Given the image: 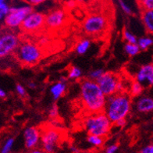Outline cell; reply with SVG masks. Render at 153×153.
I'll return each instance as SVG.
<instances>
[{
	"label": "cell",
	"mask_w": 153,
	"mask_h": 153,
	"mask_svg": "<svg viewBox=\"0 0 153 153\" xmlns=\"http://www.w3.org/2000/svg\"><path fill=\"white\" fill-rule=\"evenodd\" d=\"M80 96L83 106L89 114L104 112L107 96L96 81L89 78L82 80L80 84Z\"/></svg>",
	"instance_id": "cell-1"
},
{
	"label": "cell",
	"mask_w": 153,
	"mask_h": 153,
	"mask_svg": "<svg viewBox=\"0 0 153 153\" xmlns=\"http://www.w3.org/2000/svg\"><path fill=\"white\" fill-rule=\"evenodd\" d=\"M131 99L129 95L118 92L107 97L105 112L110 121L114 124L120 120L126 119L131 110Z\"/></svg>",
	"instance_id": "cell-2"
},
{
	"label": "cell",
	"mask_w": 153,
	"mask_h": 153,
	"mask_svg": "<svg viewBox=\"0 0 153 153\" xmlns=\"http://www.w3.org/2000/svg\"><path fill=\"white\" fill-rule=\"evenodd\" d=\"M113 123L105 112L90 113L83 121V127L88 134L105 137L111 130Z\"/></svg>",
	"instance_id": "cell-3"
},
{
	"label": "cell",
	"mask_w": 153,
	"mask_h": 153,
	"mask_svg": "<svg viewBox=\"0 0 153 153\" xmlns=\"http://www.w3.org/2000/svg\"><path fill=\"white\" fill-rule=\"evenodd\" d=\"M15 56L20 63L26 66H34L42 56V51L34 42L25 41L20 42V46L15 52Z\"/></svg>",
	"instance_id": "cell-4"
},
{
	"label": "cell",
	"mask_w": 153,
	"mask_h": 153,
	"mask_svg": "<svg viewBox=\"0 0 153 153\" xmlns=\"http://www.w3.org/2000/svg\"><path fill=\"white\" fill-rule=\"evenodd\" d=\"M32 11H34L32 6L29 4L13 6L10 8V13L3 19V24L6 28L11 30L19 28L21 27L25 18Z\"/></svg>",
	"instance_id": "cell-5"
},
{
	"label": "cell",
	"mask_w": 153,
	"mask_h": 153,
	"mask_svg": "<svg viewBox=\"0 0 153 153\" xmlns=\"http://www.w3.org/2000/svg\"><path fill=\"white\" fill-rule=\"evenodd\" d=\"M0 36V57L5 58L15 53L20 45V40L13 30L6 28Z\"/></svg>",
	"instance_id": "cell-6"
},
{
	"label": "cell",
	"mask_w": 153,
	"mask_h": 153,
	"mask_svg": "<svg viewBox=\"0 0 153 153\" xmlns=\"http://www.w3.org/2000/svg\"><path fill=\"white\" fill-rule=\"evenodd\" d=\"M62 141V133L53 127L42 130L41 148L48 153H56Z\"/></svg>",
	"instance_id": "cell-7"
},
{
	"label": "cell",
	"mask_w": 153,
	"mask_h": 153,
	"mask_svg": "<svg viewBox=\"0 0 153 153\" xmlns=\"http://www.w3.org/2000/svg\"><path fill=\"white\" fill-rule=\"evenodd\" d=\"M96 82L107 97L121 92L122 90V83L119 76L113 72H104Z\"/></svg>",
	"instance_id": "cell-8"
},
{
	"label": "cell",
	"mask_w": 153,
	"mask_h": 153,
	"mask_svg": "<svg viewBox=\"0 0 153 153\" xmlns=\"http://www.w3.org/2000/svg\"><path fill=\"white\" fill-rule=\"evenodd\" d=\"M108 27V21L102 14H91L87 16L83 22V29L87 34L96 36L100 34Z\"/></svg>",
	"instance_id": "cell-9"
},
{
	"label": "cell",
	"mask_w": 153,
	"mask_h": 153,
	"mask_svg": "<svg viewBox=\"0 0 153 153\" xmlns=\"http://www.w3.org/2000/svg\"><path fill=\"white\" fill-rule=\"evenodd\" d=\"M45 25V16L37 11H32L24 20L20 28L28 33L36 32Z\"/></svg>",
	"instance_id": "cell-10"
},
{
	"label": "cell",
	"mask_w": 153,
	"mask_h": 153,
	"mask_svg": "<svg viewBox=\"0 0 153 153\" xmlns=\"http://www.w3.org/2000/svg\"><path fill=\"white\" fill-rule=\"evenodd\" d=\"M24 146L27 150L36 149L41 145L42 130L34 126L25 128L23 133Z\"/></svg>",
	"instance_id": "cell-11"
},
{
	"label": "cell",
	"mask_w": 153,
	"mask_h": 153,
	"mask_svg": "<svg viewBox=\"0 0 153 153\" xmlns=\"http://www.w3.org/2000/svg\"><path fill=\"white\" fill-rule=\"evenodd\" d=\"M66 18L67 14L64 10L59 9L53 10L45 16V26L52 29L59 28L63 25Z\"/></svg>",
	"instance_id": "cell-12"
},
{
	"label": "cell",
	"mask_w": 153,
	"mask_h": 153,
	"mask_svg": "<svg viewBox=\"0 0 153 153\" xmlns=\"http://www.w3.org/2000/svg\"><path fill=\"white\" fill-rule=\"evenodd\" d=\"M135 80L144 87L153 86V64H146L137 71Z\"/></svg>",
	"instance_id": "cell-13"
},
{
	"label": "cell",
	"mask_w": 153,
	"mask_h": 153,
	"mask_svg": "<svg viewBox=\"0 0 153 153\" xmlns=\"http://www.w3.org/2000/svg\"><path fill=\"white\" fill-rule=\"evenodd\" d=\"M135 108L140 113H149L153 111V99L149 96H141L136 101Z\"/></svg>",
	"instance_id": "cell-14"
},
{
	"label": "cell",
	"mask_w": 153,
	"mask_h": 153,
	"mask_svg": "<svg viewBox=\"0 0 153 153\" xmlns=\"http://www.w3.org/2000/svg\"><path fill=\"white\" fill-rule=\"evenodd\" d=\"M67 89V82H66V79L63 77H61L60 80L58 81L57 82L54 83L52 86L50 87L51 95L53 96L54 100H58L60 99L61 97L63 95V94L66 91Z\"/></svg>",
	"instance_id": "cell-15"
},
{
	"label": "cell",
	"mask_w": 153,
	"mask_h": 153,
	"mask_svg": "<svg viewBox=\"0 0 153 153\" xmlns=\"http://www.w3.org/2000/svg\"><path fill=\"white\" fill-rule=\"evenodd\" d=\"M141 20L146 31L153 35V10L142 11Z\"/></svg>",
	"instance_id": "cell-16"
},
{
	"label": "cell",
	"mask_w": 153,
	"mask_h": 153,
	"mask_svg": "<svg viewBox=\"0 0 153 153\" xmlns=\"http://www.w3.org/2000/svg\"><path fill=\"white\" fill-rule=\"evenodd\" d=\"M90 46H91V42L88 39L85 38V39H83L76 44L75 51L77 54L84 55L88 52Z\"/></svg>",
	"instance_id": "cell-17"
},
{
	"label": "cell",
	"mask_w": 153,
	"mask_h": 153,
	"mask_svg": "<svg viewBox=\"0 0 153 153\" xmlns=\"http://www.w3.org/2000/svg\"><path fill=\"white\" fill-rule=\"evenodd\" d=\"M87 141L93 147L99 148L102 147L104 144V137L102 136H98V135L94 134H88L87 137Z\"/></svg>",
	"instance_id": "cell-18"
},
{
	"label": "cell",
	"mask_w": 153,
	"mask_h": 153,
	"mask_svg": "<svg viewBox=\"0 0 153 153\" xmlns=\"http://www.w3.org/2000/svg\"><path fill=\"white\" fill-rule=\"evenodd\" d=\"M124 51L129 56H135L141 51L137 43H126L124 45Z\"/></svg>",
	"instance_id": "cell-19"
},
{
	"label": "cell",
	"mask_w": 153,
	"mask_h": 153,
	"mask_svg": "<svg viewBox=\"0 0 153 153\" xmlns=\"http://www.w3.org/2000/svg\"><path fill=\"white\" fill-rule=\"evenodd\" d=\"M137 45L141 50H147L149 47H151L153 45V38L147 36L139 38L137 39Z\"/></svg>",
	"instance_id": "cell-20"
},
{
	"label": "cell",
	"mask_w": 153,
	"mask_h": 153,
	"mask_svg": "<svg viewBox=\"0 0 153 153\" xmlns=\"http://www.w3.org/2000/svg\"><path fill=\"white\" fill-rule=\"evenodd\" d=\"M144 89V86L138 81H135L131 84L130 91H131V95L133 97H137L141 95Z\"/></svg>",
	"instance_id": "cell-21"
},
{
	"label": "cell",
	"mask_w": 153,
	"mask_h": 153,
	"mask_svg": "<svg viewBox=\"0 0 153 153\" xmlns=\"http://www.w3.org/2000/svg\"><path fill=\"white\" fill-rule=\"evenodd\" d=\"M81 76H82V71L79 67L73 66L69 69L68 75H67L69 79L77 80V79L81 78Z\"/></svg>",
	"instance_id": "cell-22"
},
{
	"label": "cell",
	"mask_w": 153,
	"mask_h": 153,
	"mask_svg": "<svg viewBox=\"0 0 153 153\" xmlns=\"http://www.w3.org/2000/svg\"><path fill=\"white\" fill-rule=\"evenodd\" d=\"M11 7H10L6 0H0V19L3 20L6 16V15L10 13Z\"/></svg>",
	"instance_id": "cell-23"
},
{
	"label": "cell",
	"mask_w": 153,
	"mask_h": 153,
	"mask_svg": "<svg viewBox=\"0 0 153 153\" xmlns=\"http://www.w3.org/2000/svg\"><path fill=\"white\" fill-rule=\"evenodd\" d=\"M123 37L124 41L127 43H137V37L135 36L134 34L127 29H124L123 30Z\"/></svg>",
	"instance_id": "cell-24"
},
{
	"label": "cell",
	"mask_w": 153,
	"mask_h": 153,
	"mask_svg": "<svg viewBox=\"0 0 153 153\" xmlns=\"http://www.w3.org/2000/svg\"><path fill=\"white\" fill-rule=\"evenodd\" d=\"M142 11L153 10V0H137Z\"/></svg>",
	"instance_id": "cell-25"
},
{
	"label": "cell",
	"mask_w": 153,
	"mask_h": 153,
	"mask_svg": "<svg viewBox=\"0 0 153 153\" xmlns=\"http://www.w3.org/2000/svg\"><path fill=\"white\" fill-rule=\"evenodd\" d=\"M14 141L13 137H9L6 139L1 149V153H10L13 149V144H14Z\"/></svg>",
	"instance_id": "cell-26"
},
{
	"label": "cell",
	"mask_w": 153,
	"mask_h": 153,
	"mask_svg": "<svg viewBox=\"0 0 153 153\" xmlns=\"http://www.w3.org/2000/svg\"><path fill=\"white\" fill-rule=\"evenodd\" d=\"M104 72L105 71H103L102 69H96V70H94V71H91L88 74V78L92 80V81H97V80L103 74Z\"/></svg>",
	"instance_id": "cell-27"
},
{
	"label": "cell",
	"mask_w": 153,
	"mask_h": 153,
	"mask_svg": "<svg viewBox=\"0 0 153 153\" xmlns=\"http://www.w3.org/2000/svg\"><path fill=\"white\" fill-rule=\"evenodd\" d=\"M59 116V109L56 105H53L48 110V117L50 119H56Z\"/></svg>",
	"instance_id": "cell-28"
},
{
	"label": "cell",
	"mask_w": 153,
	"mask_h": 153,
	"mask_svg": "<svg viewBox=\"0 0 153 153\" xmlns=\"http://www.w3.org/2000/svg\"><path fill=\"white\" fill-rule=\"evenodd\" d=\"M119 4L122 10H123L126 14L131 15V13H132V10H131V7H130L126 2H124L123 0H119Z\"/></svg>",
	"instance_id": "cell-29"
},
{
	"label": "cell",
	"mask_w": 153,
	"mask_h": 153,
	"mask_svg": "<svg viewBox=\"0 0 153 153\" xmlns=\"http://www.w3.org/2000/svg\"><path fill=\"white\" fill-rule=\"evenodd\" d=\"M16 91L20 96L24 97L26 95V90H25V88L22 85L17 84L16 85Z\"/></svg>",
	"instance_id": "cell-30"
},
{
	"label": "cell",
	"mask_w": 153,
	"mask_h": 153,
	"mask_svg": "<svg viewBox=\"0 0 153 153\" xmlns=\"http://www.w3.org/2000/svg\"><path fill=\"white\" fill-rule=\"evenodd\" d=\"M117 150H118V145L113 144L106 148L105 153H117Z\"/></svg>",
	"instance_id": "cell-31"
},
{
	"label": "cell",
	"mask_w": 153,
	"mask_h": 153,
	"mask_svg": "<svg viewBox=\"0 0 153 153\" xmlns=\"http://www.w3.org/2000/svg\"><path fill=\"white\" fill-rule=\"evenodd\" d=\"M24 1L30 6H38L45 2L46 0H24Z\"/></svg>",
	"instance_id": "cell-32"
},
{
	"label": "cell",
	"mask_w": 153,
	"mask_h": 153,
	"mask_svg": "<svg viewBox=\"0 0 153 153\" xmlns=\"http://www.w3.org/2000/svg\"><path fill=\"white\" fill-rule=\"evenodd\" d=\"M140 153H153V145H149L144 147L140 151Z\"/></svg>",
	"instance_id": "cell-33"
},
{
	"label": "cell",
	"mask_w": 153,
	"mask_h": 153,
	"mask_svg": "<svg viewBox=\"0 0 153 153\" xmlns=\"http://www.w3.org/2000/svg\"><path fill=\"white\" fill-rule=\"evenodd\" d=\"M25 153H48L47 152H45L43 149L42 148H36V149H30V150H28V151L27 152Z\"/></svg>",
	"instance_id": "cell-34"
},
{
	"label": "cell",
	"mask_w": 153,
	"mask_h": 153,
	"mask_svg": "<svg viewBox=\"0 0 153 153\" xmlns=\"http://www.w3.org/2000/svg\"><path fill=\"white\" fill-rule=\"evenodd\" d=\"M76 0H68L67 2H66V6H67V8L72 9L74 7H75L76 6Z\"/></svg>",
	"instance_id": "cell-35"
},
{
	"label": "cell",
	"mask_w": 153,
	"mask_h": 153,
	"mask_svg": "<svg viewBox=\"0 0 153 153\" xmlns=\"http://www.w3.org/2000/svg\"><path fill=\"white\" fill-rule=\"evenodd\" d=\"M126 123H127V120H126V119H122V120H120L119 121H117V123H115L114 124L116 125V126H117V127H123L126 125Z\"/></svg>",
	"instance_id": "cell-36"
},
{
	"label": "cell",
	"mask_w": 153,
	"mask_h": 153,
	"mask_svg": "<svg viewBox=\"0 0 153 153\" xmlns=\"http://www.w3.org/2000/svg\"><path fill=\"white\" fill-rule=\"evenodd\" d=\"M0 97H1L2 99H4V98L6 97V92L2 88L0 89Z\"/></svg>",
	"instance_id": "cell-37"
},
{
	"label": "cell",
	"mask_w": 153,
	"mask_h": 153,
	"mask_svg": "<svg viewBox=\"0 0 153 153\" xmlns=\"http://www.w3.org/2000/svg\"><path fill=\"white\" fill-rule=\"evenodd\" d=\"M71 152H72L73 153H79V152H80L79 149H77L76 147H75V146H71Z\"/></svg>",
	"instance_id": "cell-38"
},
{
	"label": "cell",
	"mask_w": 153,
	"mask_h": 153,
	"mask_svg": "<svg viewBox=\"0 0 153 153\" xmlns=\"http://www.w3.org/2000/svg\"><path fill=\"white\" fill-rule=\"evenodd\" d=\"M28 88L30 89H34L36 88V85L34 82H30L28 83Z\"/></svg>",
	"instance_id": "cell-39"
},
{
	"label": "cell",
	"mask_w": 153,
	"mask_h": 153,
	"mask_svg": "<svg viewBox=\"0 0 153 153\" xmlns=\"http://www.w3.org/2000/svg\"><path fill=\"white\" fill-rule=\"evenodd\" d=\"M76 1L78 2H81V3H85V2H90V1H91V0H76Z\"/></svg>",
	"instance_id": "cell-40"
}]
</instances>
